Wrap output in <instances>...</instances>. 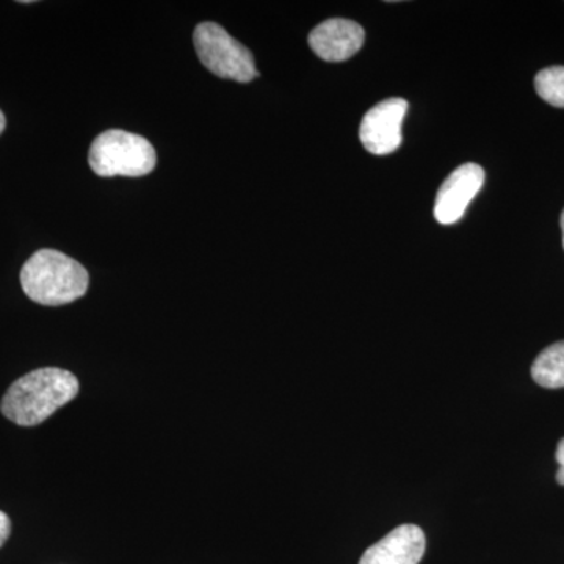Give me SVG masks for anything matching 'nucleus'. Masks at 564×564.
I'll return each mask as SVG.
<instances>
[{"instance_id": "1", "label": "nucleus", "mask_w": 564, "mask_h": 564, "mask_svg": "<svg viewBox=\"0 0 564 564\" xmlns=\"http://www.w3.org/2000/svg\"><path fill=\"white\" fill-rule=\"evenodd\" d=\"M76 375L58 367H44L24 375L10 386L0 410L21 426L40 425L79 393Z\"/></svg>"}, {"instance_id": "2", "label": "nucleus", "mask_w": 564, "mask_h": 564, "mask_svg": "<svg viewBox=\"0 0 564 564\" xmlns=\"http://www.w3.org/2000/svg\"><path fill=\"white\" fill-rule=\"evenodd\" d=\"M21 285L32 302L63 306L82 299L90 276L82 263L57 250L36 251L21 270Z\"/></svg>"}, {"instance_id": "3", "label": "nucleus", "mask_w": 564, "mask_h": 564, "mask_svg": "<svg viewBox=\"0 0 564 564\" xmlns=\"http://www.w3.org/2000/svg\"><path fill=\"white\" fill-rule=\"evenodd\" d=\"M88 162L101 177H140L155 169L158 154L144 137L111 129L93 141Z\"/></svg>"}, {"instance_id": "4", "label": "nucleus", "mask_w": 564, "mask_h": 564, "mask_svg": "<svg viewBox=\"0 0 564 564\" xmlns=\"http://www.w3.org/2000/svg\"><path fill=\"white\" fill-rule=\"evenodd\" d=\"M199 61L221 79L248 84L259 76L250 50L232 39L217 22H202L193 33Z\"/></svg>"}, {"instance_id": "5", "label": "nucleus", "mask_w": 564, "mask_h": 564, "mask_svg": "<svg viewBox=\"0 0 564 564\" xmlns=\"http://www.w3.org/2000/svg\"><path fill=\"white\" fill-rule=\"evenodd\" d=\"M408 102L402 98L386 99L364 115L359 139L375 155H388L402 144V124Z\"/></svg>"}, {"instance_id": "6", "label": "nucleus", "mask_w": 564, "mask_h": 564, "mask_svg": "<svg viewBox=\"0 0 564 564\" xmlns=\"http://www.w3.org/2000/svg\"><path fill=\"white\" fill-rule=\"evenodd\" d=\"M485 170L477 163L458 166L437 192L434 217L441 225H452L463 217L467 206L484 187Z\"/></svg>"}, {"instance_id": "7", "label": "nucleus", "mask_w": 564, "mask_h": 564, "mask_svg": "<svg viewBox=\"0 0 564 564\" xmlns=\"http://www.w3.org/2000/svg\"><path fill=\"white\" fill-rule=\"evenodd\" d=\"M366 33L358 22L333 18L310 33L311 50L325 62H345L361 51Z\"/></svg>"}, {"instance_id": "8", "label": "nucleus", "mask_w": 564, "mask_h": 564, "mask_svg": "<svg viewBox=\"0 0 564 564\" xmlns=\"http://www.w3.org/2000/svg\"><path fill=\"white\" fill-rule=\"evenodd\" d=\"M425 549V533L421 527L404 524L367 549L359 564H419Z\"/></svg>"}, {"instance_id": "9", "label": "nucleus", "mask_w": 564, "mask_h": 564, "mask_svg": "<svg viewBox=\"0 0 564 564\" xmlns=\"http://www.w3.org/2000/svg\"><path fill=\"white\" fill-rule=\"evenodd\" d=\"M532 377L543 388H564V343L551 345L538 355L532 366Z\"/></svg>"}, {"instance_id": "10", "label": "nucleus", "mask_w": 564, "mask_h": 564, "mask_svg": "<svg viewBox=\"0 0 564 564\" xmlns=\"http://www.w3.org/2000/svg\"><path fill=\"white\" fill-rule=\"evenodd\" d=\"M538 95L551 106L564 109V66H551L534 77Z\"/></svg>"}, {"instance_id": "11", "label": "nucleus", "mask_w": 564, "mask_h": 564, "mask_svg": "<svg viewBox=\"0 0 564 564\" xmlns=\"http://www.w3.org/2000/svg\"><path fill=\"white\" fill-rule=\"evenodd\" d=\"M11 533V521L9 516L0 511V547L7 543Z\"/></svg>"}, {"instance_id": "12", "label": "nucleus", "mask_w": 564, "mask_h": 564, "mask_svg": "<svg viewBox=\"0 0 564 564\" xmlns=\"http://www.w3.org/2000/svg\"><path fill=\"white\" fill-rule=\"evenodd\" d=\"M556 463H558L560 469L556 473V481L564 486V440L560 441L558 448H556Z\"/></svg>"}, {"instance_id": "13", "label": "nucleus", "mask_w": 564, "mask_h": 564, "mask_svg": "<svg viewBox=\"0 0 564 564\" xmlns=\"http://www.w3.org/2000/svg\"><path fill=\"white\" fill-rule=\"evenodd\" d=\"M7 120L6 115H3V111L0 110V135H2V132L6 131Z\"/></svg>"}, {"instance_id": "14", "label": "nucleus", "mask_w": 564, "mask_h": 564, "mask_svg": "<svg viewBox=\"0 0 564 564\" xmlns=\"http://www.w3.org/2000/svg\"><path fill=\"white\" fill-rule=\"evenodd\" d=\"M562 231H563V248H564V210L562 214Z\"/></svg>"}]
</instances>
